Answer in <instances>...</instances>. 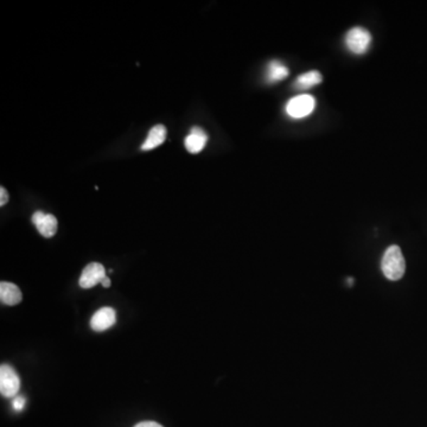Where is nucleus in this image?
I'll use <instances>...</instances> for the list:
<instances>
[{"label":"nucleus","instance_id":"obj_7","mask_svg":"<svg viewBox=\"0 0 427 427\" xmlns=\"http://www.w3.org/2000/svg\"><path fill=\"white\" fill-rule=\"evenodd\" d=\"M116 322V312L112 308H101L95 312L91 319V328L101 333L112 328Z\"/></svg>","mask_w":427,"mask_h":427},{"label":"nucleus","instance_id":"obj_13","mask_svg":"<svg viewBox=\"0 0 427 427\" xmlns=\"http://www.w3.org/2000/svg\"><path fill=\"white\" fill-rule=\"evenodd\" d=\"M26 400L22 395H17L16 398H13L12 401V407L15 409L16 412H22L23 409H26Z\"/></svg>","mask_w":427,"mask_h":427},{"label":"nucleus","instance_id":"obj_5","mask_svg":"<svg viewBox=\"0 0 427 427\" xmlns=\"http://www.w3.org/2000/svg\"><path fill=\"white\" fill-rule=\"evenodd\" d=\"M105 277H107L105 267L99 262H91L84 268L80 280H79V285L84 290H87L98 284H101Z\"/></svg>","mask_w":427,"mask_h":427},{"label":"nucleus","instance_id":"obj_10","mask_svg":"<svg viewBox=\"0 0 427 427\" xmlns=\"http://www.w3.org/2000/svg\"><path fill=\"white\" fill-rule=\"evenodd\" d=\"M167 134V128L163 125H157V126L152 127L150 131L149 135L146 138L145 143L141 146V150L149 151V150L156 149L165 141Z\"/></svg>","mask_w":427,"mask_h":427},{"label":"nucleus","instance_id":"obj_15","mask_svg":"<svg viewBox=\"0 0 427 427\" xmlns=\"http://www.w3.org/2000/svg\"><path fill=\"white\" fill-rule=\"evenodd\" d=\"M134 427H163L160 423H156V421H143L139 423Z\"/></svg>","mask_w":427,"mask_h":427},{"label":"nucleus","instance_id":"obj_4","mask_svg":"<svg viewBox=\"0 0 427 427\" xmlns=\"http://www.w3.org/2000/svg\"><path fill=\"white\" fill-rule=\"evenodd\" d=\"M315 106V99L311 95H298L287 102V113L291 118L301 119V118L310 116L314 112Z\"/></svg>","mask_w":427,"mask_h":427},{"label":"nucleus","instance_id":"obj_3","mask_svg":"<svg viewBox=\"0 0 427 427\" xmlns=\"http://www.w3.org/2000/svg\"><path fill=\"white\" fill-rule=\"evenodd\" d=\"M21 389V379L11 366L0 367V393L5 398H16Z\"/></svg>","mask_w":427,"mask_h":427},{"label":"nucleus","instance_id":"obj_1","mask_svg":"<svg viewBox=\"0 0 427 427\" xmlns=\"http://www.w3.org/2000/svg\"><path fill=\"white\" fill-rule=\"evenodd\" d=\"M381 268H382L384 277L393 282L404 277L406 271V262L400 247L396 245L388 247L382 257V260H381Z\"/></svg>","mask_w":427,"mask_h":427},{"label":"nucleus","instance_id":"obj_11","mask_svg":"<svg viewBox=\"0 0 427 427\" xmlns=\"http://www.w3.org/2000/svg\"><path fill=\"white\" fill-rule=\"evenodd\" d=\"M322 82V75L317 70H311L308 73L301 74V77H297V80L294 82V87L299 91H305L310 88L315 87L317 84Z\"/></svg>","mask_w":427,"mask_h":427},{"label":"nucleus","instance_id":"obj_16","mask_svg":"<svg viewBox=\"0 0 427 427\" xmlns=\"http://www.w3.org/2000/svg\"><path fill=\"white\" fill-rule=\"evenodd\" d=\"M111 284H112V282H111V279H109V277H105L101 282V285L104 287H111Z\"/></svg>","mask_w":427,"mask_h":427},{"label":"nucleus","instance_id":"obj_6","mask_svg":"<svg viewBox=\"0 0 427 427\" xmlns=\"http://www.w3.org/2000/svg\"><path fill=\"white\" fill-rule=\"evenodd\" d=\"M33 225L43 238H52L57 232V218L51 214H44L43 211H36L33 214Z\"/></svg>","mask_w":427,"mask_h":427},{"label":"nucleus","instance_id":"obj_8","mask_svg":"<svg viewBox=\"0 0 427 427\" xmlns=\"http://www.w3.org/2000/svg\"><path fill=\"white\" fill-rule=\"evenodd\" d=\"M23 299L22 291L12 282H0V301L9 306L19 304Z\"/></svg>","mask_w":427,"mask_h":427},{"label":"nucleus","instance_id":"obj_14","mask_svg":"<svg viewBox=\"0 0 427 427\" xmlns=\"http://www.w3.org/2000/svg\"><path fill=\"white\" fill-rule=\"evenodd\" d=\"M8 201H9L8 192H6V190H5V188H3V187H1V188H0V206H4L5 204H6V203H8Z\"/></svg>","mask_w":427,"mask_h":427},{"label":"nucleus","instance_id":"obj_2","mask_svg":"<svg viewBox=\"0 0 427 427\" xmlns=\"http://www.w3.org/2000/svg\"><path fill=\"white\" fill-rule=\"evenodd\" d=\"M370 44H372V35L362 26H355L345 35V45L353 54H366Z\"/></svg>","mask_w":427,"mask_h":427},{"label":"nucleus","instance_id":"obj_12","mask_svg":"<svg viewBox=\"0 0 427 427\" xmlns=\"http://www.w3.org/2000/svg\"><path fill=\"white\" fill-rule=\"evenodd\" d=\"M289 77V69L287 65H282V62L272 61L267 67L266 79L268 82H279Z\"/></svg>","mask_w":427,"mask_h":427},{"label":"nucleus","instance_id":"obj_9","mask_svg":"<svg viewBox=\"0 0 427 427\" xmlns=\"http://www.w3.org/2000/svg\"><path fill=\"white\" fill-rule=\"evenodd\" d=\"M208 135L201 127H192V132L185 138V148L190 153H199L204 149Z\"/></svg>","mask_w":427,"mask_h":427}]
</instances>
